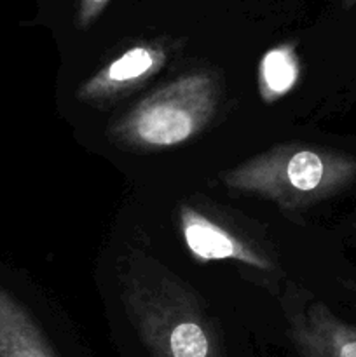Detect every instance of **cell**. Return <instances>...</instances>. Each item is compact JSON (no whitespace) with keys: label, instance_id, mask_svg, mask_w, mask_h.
Wrapping results in <instances>:
<instances>
[{"label":"cell","instance_id":"6","mask_svg":"<svg viewBox=\"0 0 356 357\" xmlns=\"http://www.w3.org/2000/svg\"><path fill=\"white\" fill-rule=\"evenodd\" d=\"M288 338L300 357H356V326L318 300L290 314Z\"/></svg>","mask_w":356,"mask_h":357},{"label":"cell","instance_id":"7","mask_svg":"<svg viewBox=\"0 0 356 357\" xmlns=\"http://www.w3.org/2000/svg\"><path fill=\"white\" fill-rule=\"evenodd\" d=\"M0 357H56L23 305L0 286Z\"/></svg>","mask_w":356,"mask_h":357},{"label":"cell","instance_id":"5","mask_svg":"<svg viewBox=\"0 0 356 357\" xmlns=\"http://www.w3.org/2000/svg\"><path fill=\"white\" fill-rule=\"evenodd\" d=\"M178 225L188 253L195 261H239L257 271H272L274 264L262 251L191 206H181Z\"/></svg>","mask_w":356,"mask_h":357},{"label":"cell","instance_id":"10","mask_svg":"<svg viewBox=\"0 0 356 357\" xmlns=\"http://www.w3.org/2000/svg\"><path fill=\"white\" fill-rule=\"evenodd\" d=\"M341 3H342V9L349 10L356 6V0H341Z\"/></svg>","mask_w":356,"mask_h":357},{"label":"cell","instance_id":"9","mask_svg":"<svg viewBox=\"0 0 356 357\" xmlns=\"http://www.w3.org/2000/svg\"><path fill=\"white\" fill-rule=\"evenodd\" d=\"M108 3H110V0H79L75 17L77 28H80V30L89 28L101 16V13L107 9Z\"/></svg>","mask_w":356,"mask_h":357},{"label":"cell","instance_id":"3","mask_svg":"<svg viewBox=\"0 0 356 357\" xmlns=\"http://www.w3.org/2000/svg\"><path fill=\"white\" fill-rule=\"evenodd\" d=\"M218 103L216 77L208 70H194L143 98L112 124L108 136L119 146L140 152L171 149L199 135Z\"/></svg>","mask_w":356,"mask_h":357},{"label":"cell","instance_id":"4","mask_svg":"<svg viewBox=\"0 0 356 357\" xmlns=\"http://www.w3.org/2000/svg\"><path fill=\"white\" fill-rule=\"evenodd\" d=\"M170 58L166 40H147L131 45L117 58L98 70L77 89V98L91 105H101L149 82Z\"/></svg>","mask_w":356,"mask_h":357},{"label":"cell","instance_id":"1","mask_svg":"<svg viewBox=\"0 0 356 357\" xmlns=\"http://www.w3.org/2000/svg\"><path fill=\"white\" fill-rule=\"evenodd\" d=\"M121 300L152 357H223L222 335L202 300L156 258L129 253Z\"/></svg>","mask_w":356,"mask_h":357},{"label":"cell","instance_id":"2","mask_svg":"<svg viewBox=\"0 0 356 357\" xmlns=\"http://www.w3.org/2000/svg\"><path fill=\"white\" fill-rule=\"evenodd\" d=\"M229 190L267 199L286 213L341 194L356 181V157L323 146L283 143L225 171Z\"/></svg>","mask_w":356,"mask_h":357},{"label":"cell","instance_id":"8","mask_svg":"<svg viewBox=\"0 0 356 357\" xmlns=\"http://www.w3.org/2000/svg\"><path fill=\"white\" fill-rule=\"evenodd\" d=\"M300 77V61L293 44L269 49L258 65V93L262 100L272 103L286 96Z\"/></svg>","mask_w":356,"mask_h":357}]
</instances>
